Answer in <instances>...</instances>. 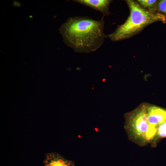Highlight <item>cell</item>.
<instances>
[{
	"label": "cell",
	"mask_w": 166,
	"mask_h": 166,
	"mask_svg": "<svg viewBox=\"0 0 166 166\" xmlns=\"http://www.w3.org/2000/svg\"><path fill=\"white\" fill-rule=\"evenodd\" d=\"M156 139L166 137V120L158 125L156 127Z\"/></svg>",
	"instance_id": "9c48e42d"
},
{
	"label": "cell",
	"mask_w": 166,
	"mask_h": 166,
	"mask_svg": "<svg viewBox=\"0 0 166 166\" xmlns=\"http://www.w3.org/2000/svg\"><path fill=\"white\" fill-rule=\"evenodd\" d=\"M147 118L150 125L156 127L166 120V110L156 106H148Z\"/></svg>",
	"instance_id": "277c9868"
},
{
	"label": "cell",
	"mask_w": 166,
	"mask_h": 166,
	"mask_svg": "<svg viewBox=\"0 0 166 166\" xmlns=\"http://www.w3.org/2000/svg\"><path fill=\"white\" fill-rule=\"evenodd\" d=\"M158 1L157 0H138L137 2L144 8L154 10Z\"/></svg>",
	"instance_id": "ba28073f"
},
{
	"label": "cell",
	"mask_w": 166,
	"mask_h": 166,
	"mask_svg": "<svg viewBox=\"0 0 166 166\" xmlns=\"http://www.w3.org/2000/svg\"><path fill=\"white\" fill-rule=\"evenodd\" d=\"M154 10L164 15L166 19V0H158Z\"/></svg>",
	"instance_id": "30bf717a"
},
{
	"label": "cell",
	"mask_w": 166,
	"mask_h": 166,
	"mask_svg": "<svg viewBox=\"0 0 166 166\" xmlns=\"http://www.w3.org/2000/svg\"><path fill=\"white\" fill-rule=\"evenodd\" d=\"M111 0H75L73 1L88 6L102 14V17L110 14L109 6L112 1Z\"/></svg>",
	"instance_id": "8992f818"
},
{
	"label": "cell",
	"mask_w": 166,
	"mask_h": 166,
	"mask_svg": "<svg viewBox=\"0 0 166 166\" xmlns=\"http://www.w3.org/2000/svg\"><path fill=\"white\" fill-rule=\"evenodd\" d=\"M146 105H142L128 115L126 120L125 128L130 137L138 143H144L145 134L150 124L147 118Z\"/></svg>",
	"instance_id": "3957f363"
},
{
	"label": "cell",
	"mask_w": 166,
	"mask_h": 166,
	"mask_svg": "<svg viewBox=\"0 0 166 166\" xmlns=\"http://www.w3.org/2000/svg\"><path fill=\"white\" fill-rule=\"evenodd\" d=\"M104 18L97 21L87 16L69 17L59 31L65 43L74 51L89 53L100 48L108 38L104 31Z\"/></svg>",
	"instance_id": "6da1fadb"
},
{
	"label": "cell",
	"mask_w": 166,
	"mask_h": 166,
	"mask_svg": "<svg viewBox=\"0 0 166 166\" xmlns=\"http://www.w3.org/2000/svg\"><path fill=\"white\" fill-rule=\"evenodd\" d=\"M156 132V127L150 125L145 134L144 138V143L150 142L155 139Z\"/></svg>",
	"instance_id": "52a82bcc"
},
{
	"label": "cell",
	"mask_w": 166,
	"mask_h": 166,
	"mask_svg": "<svg viewBox=\"0 0 166 166\" xmlns=\"http://www.w3.org/2000/svg\"><path fill=\"white\" fill-rule=\"evenodd\" d=\"M43 163L44 166H76L74 161L65 158L56 152L46 153Z\"/></svg>",
	"instance_id": "5b68a950"
},
{
	"label": "cell",
	"mask_w": 166,
	"mask_h": 166,
	"mask_svg": "<svg viewBox=\"0 0 166 166\" xmlns=\"http://www.w3.org/2000/svg\"><path fill=\"white\" fill-rule=\"evenodd\" d=\"M125 1L129 9V15L123 24L118 26L113 33L107 35L112 41L116 42L130 38L153 23H166L165 17L158 11L144 8L136 1Z\"/></svg>",
	"instance_id": "7a4b0ae2"
}]
</instances>
